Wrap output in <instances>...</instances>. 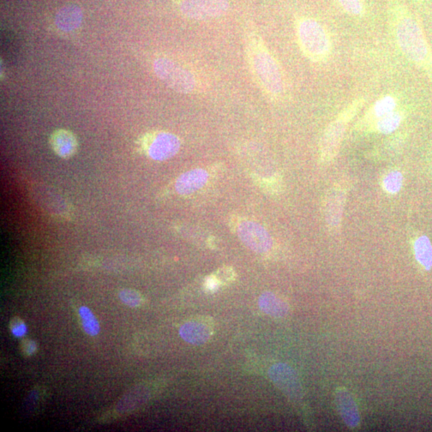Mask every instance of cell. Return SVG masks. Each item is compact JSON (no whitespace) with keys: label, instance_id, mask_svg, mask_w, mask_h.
I'll return each mask as SVG.
<instances>
[{"label":"cell","instance_id":"obj_1","mask_svg":"<svg viewBox=\"0 0 432 432\" xmlns=\"http://www.w3.org/2000/svg\"><path fill=\"white\" fill-rule=\"evenodd\" d=\"M390 28L404 56L432 82V48L417 18L400 1L388 6Z\"/></svg>","mask_w":432,"mask_h":432},{"label":"cell","instance_id":"obj_2","mask_svg":"<svg viewBox=\"0 0 432 432\" xmlns=\"http://www.w3.org/2000/svg\"><path fill=\"white\" fill-rule=\"evenodd\" d=\"M247 55L251 73L268 97L280 100L284 93V83L280 66L256 32L247 35Z\"/></svg>","mask_w":432,"mask_h":432},{"label":"cell","instance_id":"obj_3","mask_svg":"<svg viewBox=\"0 0 432 432\" xmlns=\"http://www.w3.org/2000/svg\"><path fill=\"white\" fill-rule=\"evenodd\" d=\"M298 43L304 55L311 61H326L331 56L332 44L329 34L322 24L309 17L296 21Z\"/></svg>","mask_w":432,"mask_h":432},{"label":"cell","instance_id":"obj_4","mask_svg":"<svg viewBox=\"0 0 432 432\" xmlns=\"http://www.w3.org/2000/svg\"><path fill=\"white\" fill-rule=\"evenodd\" d=\"M364 103V97L354 100L324 131L320 143V159L324 163L331 162L337 155L348 125L361 110Z\"/></svg>","mask_w":432,"mask_h":432},{"label":"cell","instance_id":"obj_5","mask_svg":"<svg viewBox=\"0 0 432 432\" xmlns=\"http://www.w3.org/2000/svg\"><path fill=\"white\" fill-rule=\"evenodd\" d=\"M153 70L156 76L174 92L191 94L196 90L197 82L195 76L175 60L167 57L156 59Z\"/></svg>","mask_w":432,"mask_h":432},{"label":"cell","instance_id":"obj_6","mask_svg":"<svg viewBox=\"0 0 432 432\" xmlns=\"http://www.w3.org/2000/svg\"><path fill=\"white\" fill-rule=\"evenodd\" d=\"M230 4L228 0H182L180 12L190 20H208L227 13Z\"/></svg>","mask_w":432,"mask_h":432},{"label":"cell","instance_id":"obj_7","mask_svg":"<svg viewBox=\"0 0 432 432\" xmlns=\"http://www.w3.org/2000/svg\"><path fill=\"white\" fill-rule=\"evenodd\" d=\"M237 235L247 247L256 253H266L272 248V239L268 231L252 221H244L237 228Z\"/></svg>","mask_w":432,"mask_h":432},{"label":"cell","instance_id":"obj_8","mask_svg":"<svg viewBox=\"0 0 432 432\" xmlns=\"http://www.w3.org/2000/svg\"><path fill=\"white\" fill-rule=\"evenodd\" d=\"M270 376L282 392L293 399L302 397L303 388L301 383L295 371L289 366L278 364L270 370Z\"/></svg>","mask_w":432,"mask_h":432},{"label":"cell","instance_id":"obj_9","mask_svg":"<svg viewBox=\"0 0 432 432\" xmlns=\"http://www.w3.org/2000/svg\"><path fill=\"white\" fill-rule=\"evenodd\" d=\"M214 324L207 317H198L184 324L179 330L181 337L195 345H201L212 337Z\"/></svg>","mask_w":432,"mask_h":432},{"label":"cell","instance_id":"obj_10","mask_svg":"<svg viewBox=\"0 0 432 432\" xmlns=\"http://www.w3.org/2000/svg\"><path fill=\"white\" fill-rule=\"evenodd\" d=\"M180 148L179 138L169 132H162L156 136L148 148L150 157L164 161L175 156Z\"/></svg>","mask_w":432,"mask_h":432},{"label":"cell","instance_id":"obj_11","mask_svg":"<svg viewBox=\"0 0 432 432\" xmlns=\"http://www.w3.org/2000/svg\"><path fill=\"white\" fill-rule=\"evenodd\" d=\"M335 402L340 416L347 428H356L360 423L359 408L353 395L346 388H339L335 393Z\"/></svg>","mask_w":432,"mask_h":432},{"label":"cell","instance_id":"obj_12","mask_svg":"<svg viewBox=\"0 0 432 432\" xmlns=\"http://www.w3.org/2000/svg\"><path fill=\"white\" fill-rule=\"evenodd\" d=\"M49 143L54 152L63 159L72 157L78 150L76 136L66 129L54 131L50 136Z\"/></svg>","mask_w":432,"mask_h":432},{"label":"cell","instance_id":"obj_13","mask_svg":"<svg viewBox=\"0 0 432 432\" xmlns=\"http://www.w3.org/2000/svg\"><path fill=\"white\" fill-rule=\"evenodd\" d=\"M208 180L207 171L196 168L182 174L176 184V189L179 195L189 196L204 187Z\"/></svg>","mask_w":432,"mask_h":432},{"label":"cell","instance_id":"obj_14","mask_svg":"<svg viewBox=\"0 0 432 432\" xmlns=\"http://www.w3.org/2000/svg\"><path fill=\"white\" fill-rule=\"evenodd\" d=\"M150 396L149 390L144 386H137L126 393L119 401L116 411L119 415H126L146 403Z\"/></svg>","mask_w":432,"mask_h":432},{"label":"cell","instance_id":"obj_15","mask_svg":"<svg viewBox=\"0 0 432 432\" xmlns=\"http://www.w3.org/2000/svg\"><path fill=\"white\" fill-rule=\"evenodd\" d=\"M83 20L82 11L76 5L65 6L56 16V25L65 32H73L80 26Z\"/></svg>","mask_w":432,"mask_h":432},{"label":"cell","instance_id":"obj_16","mask_svg":"<svg viewBox=\"0 0 432 432\" xmlns=\"http://www.w3.org/2000/svg\"><path fill=\"white\" fill-rule=\"evenodd\" d=\"M399 100L392 95H385L371 106L364 118V122L375 123L376 120L396 110Z\"/></svg>","mask_w":432,"mask_h":432},{"label":"cell","instance_id":"obj_17","mask_svg":"<svg viewBox=\"0 0 432 432\" xmlns=\"http://www.w3.org/2000/svg\"><path fill=\"white\" fill-rule=\"evenodd\" d=\"M345 196L340 188L333 189L328 196L326 203V220L332 227H338L343 214Z\"/></svg>","mask_w":432,"mask_h":432},{"label":"cell","instance_id":"obj_18","mask_svg":"<svg viewBox=\"0 0 432 432\" xmlns=\"http://www.w3.org/2000/svg\"><path fill=\"white\" fill-rule=\"evenodd\" d=\"M261 309L269 316L283 318L289 311V306L277 295L272 292H265L260 298Z\"/></svg>","mask_w":432,"mask_h":432},{"label":"cell","instance_id":"obj_19","mask_svg":"<svg viewBox=\"0 0 432 432\" xmlns=\"http://www.w3.org/2000/svg\"><path fill=\"white\" fill-rule=\"evenodd\" d=\"M404 114L400 111H396L388 114V115L376 120L374 124V130L378 133L391 134L398 129L402 121H403Z\"/></svg>","mask_w":432,"mask_h":432},{"label":"cell","instance_id":"obj_20","mask_svg":"<svg viewBox=\"0 0 432 432\" xmlns=\"http://www.w3.org/2000/svg\"><path fill=\"white\" fill-rule=\"evenodd\" d=\"M414 250L417 261L424 267L430 270L432 268V245L428 236L419 237L414 244Z\"/></svg>","mask_w":432,"mask_h":432},{"label":"cell","instance_id":"obj_21","mask_svg":"<svg viewBox=\"0 0 432 432\" xmlns=\"http://www.w3.org/2000/svg\"><path fill=\"white\" fill-rule=\"evenodd\" d=\"M79 314L84 332L90 336L97 335L100 332V326L93 312L85 306H83L80 308Z\"/></svg>","mask_w":432,"mask_h":432},{"label":"cell","instance_id":"obj_22","mask_svg":"<svg viewBox=\"0 0 432 432\" xmlns=\"http://www.w3.org/2000/svg\"><path fill=\"white\" fill-rule=\"evenodd\" d=\"M404 177L399 171H393L388 174L383 179V188L390 194H396L403 185Z\"/></svg>","mask_w":432,"mask_h":432},{"label":"cell","instance_id":"obj_23","mask_svg":"<svg viewBox=\"0 0 432 432\" xmlns=\"http://www.w3.org/2000/svg\"><path fill=\"white\" fill-rule=\"evenodd\" d=\"M340 7L347 14L352 16H362L365 13L364 0H337Z\"/></svg>","mask_w":432,"mask_h":432},{"label":"cell","instance_id":"obj_24","mask_svg":"<svg viewBox=\"0 0 432 432\" xmlns=\"http://www.w3.org/2000/svg\"><path fill=\"white\" fill-rule=\"evenodd\" d=\"M119 299L130 308H137L142 304L140 294L133 289H124L119 292Z\"/></svg>","mask_w":432,"mask_h":432},{"label":"cell","instance_id":"obj_25","mask_svg":"<svg viewBox=\"0 0 432 432\" xmlns=\"http://www.w3.org/2000/svg\"><path fill=\"white\" fill-rule=\"evenodd\" d=\"M216 279L221 284H227L236 278V272L231 268L225 267L218 270L215 274Z\"/></svg>","mask_w":432,"mask_h":432},{"label":"cell","instance_id":"obj_26","mask_svg":"<svg viewBox=\"0 0 432 432\" xmlns=\"http://www.w3.org/2000/svg\"><path fill=\"white\" fill-rule=\"evenodd\" d=\"M10 329L16 337H23L27 332L25 323L19 317H15L10 323Z\"/></svg>","mask_w":432,"mask_h":432},{"label":"cell","instance_id":"obj_27","mask_svg":"<svg viewBox=\"0 0 432 432\" xmlns=\"http://www.w3.org/2000/svg\"><path fill=\"white\" fill-rule=\"evenodd\" d=\"M21 351L24 356H32L37 351V345L32 340H24L21 344Z\"/></svg>","mask_w":432,"mask_h":432},{"label":"cell","instance_id":"obj_28","mask_svg":"<svg viewBox=\"0 0 432 432\" xmlns=\"http://www.w3.org/2000/svg\"><path fill=\"white\" fill-rule=\"evenodd\" d=\"M220 284L215 275L208 276L204 281V288L209 292H214L218 289Z\"/></svg>","mask_w":432,"mask_h":432},{"label":"cell","instance_id":"obj_29","mask_svg":"<svg viewBox=\"0 0 432 432\" xmlns=\"http://www.w3.org/2000/svg\"><path fill=\"white\" fill-rule=\"evenodd\" d=\"M416 1L419 2V3H423L425 1H428V0H416Z\"/></svg>","mask_w":432,"mask_h":432}]
</instances>
